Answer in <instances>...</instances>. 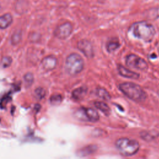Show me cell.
Listing matches in <instances>:
<instances>
[{
  "mask_svg": "<svg viewBox=\"0 0 159 159\" xmlns=\"http://www.w3.org/2000/svg\"><path fill=\"white\" fill-rule=\"evenodd\" d=\"M73 27L71 23L65 22L58 25L54 31V35L56 37L60 39H65L68 37L71 34Z\"/></svg>",
  "mask_w": 159,
  "mask_h": 159,
  "instance_id": "obj_6",
  "label": "cell"
},
{
  "mask_svg": "<svg viewBox=\"0 0 159 159\" xmlns=\"http://www.w3.org/2000/svg\"><path fill=\"white\" fill-rule=\"evenodd\" d=\"M81 109H82L81 110L82 113L83 114V115L88 120L94 122L99 120V116L98 112L95 109L90 107H88V108L83 107Z\"/></svg>",
  "mask_w": 159,
  "mask_h": 159,
  "instance_id": "obj_8",
  "label": "cell"
},
{
  "mask_svg": "<svg viewBox=\"0 0 159 159\" xmlns=\"http://www.w3.org/2000/svg\"><path fill=\"white\" fill-rule=\"evenodd\" d=\"M12 16L9 13H6L0 16V29L7 28L12 22Z\"/></svg>",
  "mask_w": 159,
  "mask_h": 159,
  "instance_id": "obj_12",
  "label": "cell"
},
{
  "mask_svg": "<svg viewBox=\"0 0 159 159\" xmlns=\"http://www.w3.org/2000/svg\"><path fill=\"white\" fill-rule=\"evenodd\" d=\"M62 100V98L61 95L59 94H57V95H53L52 96H51L50 98V102L52 104H58L61 102Z\"/></svg>",
  "mask_w": 159,
  "mask_h": 159,
  "instance_id": "obj_20",
  "label": "cell"
},
{
  "mask_svg": "<svg viewBox=\"0 0 159 159\" xmlns=\"http://www.w3.org/2000/svg\"><path fill=\"white\" fill-rule=\"evenodd\" d=\"M21 36H22V34L20 31H17L14 32L11 38V42L12 44L14 45L18 44L21 39Z\"/></svg>",
  "mask_w": 159,
  "mask_h": 159,
  "instance_id": "obj_18",
  "label": "cell"
},
{
  "mask_svg": "<svg viewBox=\"0 0 159 159\" xmlns=\"http://www.w3.org/2000/svg\"><path fill=\"white\" fill-rule=\"evenodd\" d=\"M35 93L37 98H38L39 99H42V98H43L45 95V91L44 89H43L42 88H37L35 91Z\"/></svg>",
  "mask_w": 159,
  "mask_h": 159,
  "instance_id": "obj_21",
  "label": "cell"
},
{
  "mask_svg": "<svg viewBox=\"0 0 159 159\" xmlns=\"http://www.w3.org/2000/svg\"><path fill=\"white\" fill-rule=\"evenodd\" d=\"M96 94L100 98L106 101L109 100L111 98L109 93L105 89L102 88H98L96 89Z\"/></svg>",
  "mask_w": 159,
  "mask_h": 159,
  "instance_id": "obj_17",
  "label": "cell"
},
{
  "mask_svg": "<svg viewBox=\"0 0 159 159\" xmlns=\"http://www.w3.org/2000/svg\"><path fill=\"white\" fill-rule=\"evenodd\" d=\"M133 35L145 42H151L155 34L154 27L146 21L135 22L130 28Z\"/></svg>",
  "mask_w": 159,
  "mask_h": 159,
  "instance_id": "obj_1",
  "label": "cell"
},
{
  "mask_svg": "<svg viewBox=\"0 0 159 159\" xmlns=\"http://www.w3.org/2000/svg\"><path fill=\"white\" fill-rule=\"evenodd\" d=\"M57 64V60L53 56H48L45 57L42 61V65L43 68L46 70H53Z\"/></svg>",
  "mask_w": 159,
  "mask_h": 159,
  "instance_id": "obj_9",
  "label": "cell"
},
{
  "mask_svg": "<svg viewBox=\"0 0 159 159\" xmlns=\"http://www.w3.org/2000/svg\"><path fill=\"white\" fill-rule=\"evenodd\" d=\"M158 94H159V91H158Z\"/></svg>",
  "mask_w": 159,
  "mask_h": 159,
  "instance_id": "obj_23",
  "label": "cell"
},
{
  "mask_svg": "<svg viewBox=\"0 0 159 159\" xmlns=\"http://www.w3.org/2000/svg\"><path fill=\"white\" fill-rule=\"evenodd\" d=\"M158 134L153 131H143L140 132V137L146 141L153 140L158 136Z\"/></svg>",
  "mask_w": 159,
  "mask_h": 159,
  "instance_id": "obj_16",
  "label": "cell"
},
{
  "mask_svg": "<svg viewBox=\"0 0 159 159\" xmlns=\"http://www.w3.org/2000/svg\"><path fill=\"white\" fill-rule=\"evenodd\" d=\"M83 66L84 61L80 55L71 53L66 58L65 68L68 74L71 75H77L83 70Z\"/></svg>",
  "mask_w": 159,
  "mask_h": 159,
  "instance_id": "obj_4",
  "label": "cell"
},
{
  "mask_svg": "<svg viewBox=\"0 0 159 159\" xmlns=\"http://www.w3.org/2000/svg\"><path fill=\"white\" fill-rule=\"evenodd\" d=\"M119 47H120V43L118 40L116 38L112 39L110 40H109L106 45V48L109 52H112L116 50Z\"/></svg>",
  "mask_w": 159,
  "mask_h": 159,
  "instance_id": "obj_13",
  "label": "cell"
},
{
  "mask_svg": "<svg viewBox=\"0 0 159 159\" xmlns=\"http://www.w3.org/2000/svg\"><path fill=\"white\" fill-rule=\"evenodd\" d=\"M125 62L127 66L139 70H145L148 68L147 63L143 58L134 54L127 55Z\"/></svg>",
  "mask_w": 159,
  "mask_h": 159,
  "instance_id": "obj_5",
  "label": "cell"
},
{
  "mask_svg": "<svg viewBox=\"0 0 159 159\" xmlns=\"http://www.w3.org/2000/svg\"><path fill=\"white\" fill-rule=\"evenodd\" d=\"M117 70L121 76L125 78H131V79H137L139 77V75L138 73L133 71H131L120 65H119L117 66Z\"/></svg>",
  "mask_w": 159,
  "mask_h": 159,
  "instance_id": "obj_10",
  "label": "cell"
},
{
  "mask_svg": "<svg viewBox=\"0 0 159 159\" xmlns=\"http://www.w3.org/2000/svg\"><path fill=\"white\" fill-rule=\"evenodd\" d=\"M78 48L88 58H91L94 56L93 47L90 41L83 39L80 40L77 44Z\"/></svg>",
  "mask_w": 159,
  "mask_h": 159,
  "instance_id": "obj_7",
  "label": "cell"
},
{
  "mask_svg": "<svg viewBox=\"0 0 159 159\" xmlns=\"http://www.w3.org/2000/svg\"><path fill=\"white\" fill-rule=\"evenodd\" d=\"M24 81H25V84L28 86H30L34 81L33 75L30 73H27L24 75Z\"/></svg>",
  "mask_w": 159,
  "mask_h": 159,
  "instance_id": "obj_19",
  "label": "cell"
},
{
  "mask_svg": "<svg viewBox=\"0 0 159 159\" xmlns=\"http://www.w3.org/2000/svg\"><path fill=\"white\" fill-rule=\"evenodd\" d=\"M116 145L119 152L127 157L135 155L140 147L137 140L124 137L119 139L116 142Z\"/></svg>",
  "mask_w": 159,
  "mask_h": 159,
  "instance_id": "obj_3",
  "label": "cell"
},
{
  "mask_svg": "<svg viewBox=\"0 0 159 159\" xmlns=\"http://www.w3.org/2000/svg\"><path fill=\"white\" fill-rule=\"evenodd\" d=\"M87 91V88L85 86H81L74 89L71 93L73 99L75 101H80L83 99L86 96Z\"/></svg>",
  "mask_w": 159,
  "mask_h": 159,
  "instance_id": "obj_11",
  "label": "cell"
},
{
  "mask_svg": "<svg viewBox=\"0 0 159 159\" xmlns=\"http://www.w3.org/2000/svg\"><path fill=\"white\" fill-rule=\"evenodd\" d=\"M97 150V147L94 145H90L86 146L80 150V155L81 156H86L91 155L96 152Z\"/></svg>",
  "mask_w": 159,
  "mask_h": 159,
  "instance_id": "obj_14",
  "label": "cell"
},
{
  "mask_svg": "<svg viewBox=\"0 0 159 159\" xmlns=\"http://www.w3.org/2000/svg\"><path fill=\"white\" fill-rule=\"evenodd\" d=\"M12 62V58L9 57H5L4 58H2V61H1V63L3 67L6 68L8 67L9 66L11 65Z\"/></svg>",
  "mask_w": 159,
  "mask_h": 159,
  "instance_id": "obj_22",
  "label": "cell"
},
{
  "mask_svg": "<svg viewBox=\"0 0 159 159\" xmlns=\"http://www.w3.org/2000/svg\"><path fill=\"white\" fill-rule=\"evenodd\" d=\"M94 106L96 108L99 109L101 112H102L105 115L108 116L110 114L111 109L108 105H107L105 102L101 101H96L94 102Z\"/></svg>",
  "mask_w": 159,
  "mask_h": 159,
  "instance_id": "obj_15",
  "label": "cell"
},
{
  "mask_svg": "<svg viewBox=\"0 0 159 159\" xmlns=\"http://www.w3.org/2000/svg\"><path fill=\"white\" fill-rule=\"evenodd\" d=\"M120 90L129 99L135 101H143L147 98V94L138 84L130 82L120 84Z\"/></svg>",
  "mask_w": 159,
  "mask_h": 159,
  "instance_id": "obj_2",
  "label": "cell"
}]
</instances>
